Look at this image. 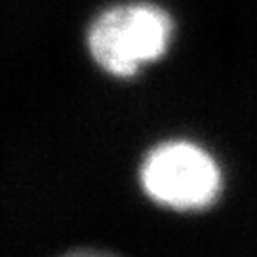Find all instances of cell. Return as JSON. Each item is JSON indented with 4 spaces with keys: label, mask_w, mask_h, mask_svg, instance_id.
<instances>
[{
    "label": "cell",
    "mask_w": 257,
    "mask_h": 257,
    "mask_svg": "<svg viewBox=\"0 0 257 257\" xmlns=\"http://www.w3.org/2000/svg\"><path fill=\"white\" fill-rule=\"evenodd\" d=\"M174 25L155 4H126L93 21L88 46L95 63L116 76H132L166 54Z\"/></svg>",
    "instance_id": "1"
},
{
    "label": "cell",
    "mask_w": 257,
    "mask_h": 257,
    "mask_svg": "<svg viewBox=\"0 0 257 257\" xmlns=\"http://www.w3.org/2000/svg\"><path fill=\"white\" fill-rule=\"evenodd\" d=\"M221 170L215 158L189 141H168L153 149L141 168L145 193L166 208L204 210L221 193Z\"/></svg>",
    "instance_id": "2"
}]
</instances>
